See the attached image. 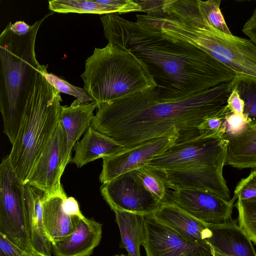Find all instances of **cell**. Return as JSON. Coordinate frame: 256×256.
<instances>
[{"mask_svg": "<svg viewBox=\"0 0 256 256\" xmlns=\"http://www.w3.org/2000/svg\"><path fill=\"white\" fill-rule=\"evenodd\" d=\"M135 22L102 15L108 42L128 50L146 66L162 96L183 98L230 82L236 72L204 50L162 35L136 14Z\"/></svg>", "mask_w": 256, "mask_h": 256, "instance_id": "6da1fadb", "label": "cell"}, {"mask_svg": "<svg viewBox=\"0 0 256 256\" xmlns=\"http://www.w3.org/2000/svg\"><path fill=\"white\" fill-rule=\"evenodd\" d=\"M228 84L183 98H168L156 87L150 88L100 106L90 126L125 148L175 130L176 143L186 142L199 136V124L226 104Z\"/></svg>", "mask_w": 256, "mask_h": 256, "instance_id": "7a4b0ae2", "label": "cell"}, {"mask_svg": "<svg viewBox=\"0 0 256 256\" xmlns=\"http://www.w3.org/2000/svg\"><path fill=\"white\" fill-rule=\"evenodd\" d=\"M50 13L32 24L24 34L14 32L9 22L0 35V110L4 133L12 144L17 136L38 62L35 42L38 30Z\"/></svg>", "mask_w": 256, "mask_h": 256, "instance_id": "3957f363", "label": "cell"}, {"mask_svg": "<svg viewBox=\"0 0 256 256\" xmlns=\"http://www.w3.org/2000/svg\"><path fill=\"white\" fill-rule=\"evenodd\" d=\"M35 74L20 126L9 156L18 178L28 183L34 166L60 122V92L50 84L44 72Z\"/></svg>", "mask_w": 256, "mask_h": 256, "instance_id": "277c9868", "label": "cell"}, {"mask_svg": "<svg viewBox=\"0 0 256 256\" xmlns=\"http://www.w3.org/2000/svg\"><path fill=\"white\" fill-rule=\"evenodd\" d=\"M84 88L100 106L156 87L146 64L128 50L108 42L86 60Z\"/></svg>", "mask_w": 256, "mask_h": 256, "instance_id": "5b68a950", "label": "cell"}, {"mask_svg": "<svg viewBox=\"0 0 256 256\" xmlns=\"http://www.w3.org/2000/svg\"><path fill=\"white\" fill-rule=\"evenodd\" d=\"M169 38L201 49L234 72L256 78V46L250 40L223 33L212 26L196 6H186L167 22Z\"/></svg>", "mask_w": 256, "mask_h": 256, "instance_id": "8992f818", "label": "cell"}, {"mask_svg": "<svg viewBox=\"0 0 256 256\" xmlns=\"http://www.w3.org/2000/svg\"><path fill=\"white\" fill-rule=\"evenodd\" d=\"M0 233L26 252L34 250L26 226L24 185L9 156L3 158L0 164Z\"/></svg>", "mask_w": 256, "mask_h": 256, "instance_id": "52a82bcc", "label": "cell"}, {"mask_svg": "<svg viewBox=\"0 0 256 256\" xmlns=\"http://www.w3.org/2000/svg\"><path fill=\"white\" fill-rule=\"evenodd\" d=\"M228 144V140L220 137L199 136L176 143L146 164L166 172L209 168L223 170Z\"/></svg>", "mask_w": 256, "mask_h": 256, "instance_id": "ba28073f", "label": "cell"}, {"mask_svg": "<svg viewBox=\"0 0 256 256\" xmlns=\"http://www.w3.org/2000/svg\"><path fill=\"white\" fill-rule=\"evenodd\" d=\"M176 130L168 135L153 138L136 146L124 148L114 155L102 158L100 180L103 184L118 176L130 172L148 164L162 154L178 140Z\"/></svg>", "mask_w": 256, "mask_h": 256, "instance_id": "9c48e42d", "label": "cell"}, {"mask_svg": "<svg viewBox=\"0 0 256 256\" xmlns=\"http://www.w3.org/2000/svg\"><path fill=\"white\" fill-rule=\"evenodd\" d=\"M69 162L66 135L59 122L37 161L28 184L45 194L58 191L62 188L60 178Z\"/></svg>", "mask_w": 256, "mask_h": 256, "instance_id": "30bf717a", "label": "cell"}, {"mask_svg": "<svg viewBox=\"0 0 256 256\" xmlns=\"http://www.w3.org/2000/svg\"><path fill=\"white\" fill-rule=\"evenodd\" d=\"M144 222L146 256H214L210 246L188 240L152 214L144 215Z\"/></svg>", "mask_w": 256, "mask_h": 256, "instance_id": "8fae6325", "label": "cell"}, {"mask_svg": "<svg viewBox=\"0 0 256 256\" xmlns=\"http://www.w3.org/2000/svg\"><path fill=\"white\" fill-rule=\"evenodd\" d=\"M100 190L104 200L113 212L151 214L160 204L130 172L103 184Z\"/></svg>", "mask_w": 256, "mask_h": 256, "instance_id": "7c38bea8", "label": "cell"}, {"mask_svg": "<svg viewBox=\"0 0 256 256\" xmlns=\"http://www.w3.org/2000/svg\"><path fill=\"white\" fill-rule=\"evenodd\" d=\"M233 198L230 201L208 192L189 188L172 190L169 203H173L196 219L210 224L232 222Z\"/></svg>", "mask_w": 256, "mask_h": 256, "instance_id": "4fadbf2b", "label": "cell"}, {"mask_svg": "<svg viewBox=\"0 0 256 256\" xmlns=\"http://www.w3.org/2000/svg\"><path fill=\"white\" fill-rule=\"evenodd\" d=\"M166 172L170 189L200 190L225 200H230V190L223 176L222 170L209 168Z\"/></svg>", "mask_w": 256, "mask_h": 256, "instance_id": "5bb4252c", "label": "cell"}, {"mask_svg": "<svg viewBox=\"0 0 256 256\" xmlns=\"http://www.w3.org/2000/svg\"><path fill=\"white\" fill-rule=\"evenodd\" d=\"M208 226L210 229L208 242L214 256H256L252 240L237 224V220Z\"/></svg>", "mask_w": 256, "mask_h": 256, "instance_id": "9a60e30c", "label": "cell"}, {"mask_svg": "<svg viewBox=\"0 0 256 256\" xmlns=\"http://www.w3.org/2000/svg\"><path fill=\"white\" fill-rule=\"evenodd\" d=\"M102 236V224L85 217L72 234L52 243V248L55 256H90Z\"/></svg>", "mask_w": 256, "mask_h": 256, "instance_id": "2e32d148", "label": "cell"}, {"mask_svg": "<svg viewBox=\"0 0 256 256\" xmlns=\"http://www.w3.org/2000/svg\"><path fill=\"white\" fill-rule=\"evenodd\" d=\"M152 214L188 240L210 246L208 242L210 233L208 224L194 218L175 204H160Z\"/></svg>", "mask_w": 256, "mask_h": 256, "instance_id": "e0dca14e", "label": "cell"}, {"mask_svg": "<svg viewBox=\"0 0 256 256\" xmlns=\"http://www.w3.org/2000/svg\"><path fill=\"white\" fill-rule=\"evenodd\" d=\"M63 188L52 194H44L43 224L46 234L53 243L72 234L80 219L68 216L62 208V202L66 196Z\"/></svg>", "mask_w": 256, "mask_h": 256, "instance_id": "ac0fdd59", "label": "cell"}, {"mask_svg": "<svg viewBox=\"0 0 256 256\" xmlns=\"http://www.w3.org/2000/svg\"><path fill=\"white\" fill-rule=\"evenodd\" d=\"M24 196L26 226L32 246L36 250L51 256L52 243L43 224L44 193L26 184L24 185Z\"/></svg>", "mask_w": 256, "mask_h": 256, "instance_id": "d6986e66", "label": "cell"}, {"mask_svg": "<svg viewBox=\"0 0 256 256\" xmlns=\"http://www.w3.org/2000/svg\"><path fill=\"white\" fill-rule=\"evenodd\" d=\"M48 8L58 13H78L106 14L141 12L136 0H52Z\"/></svg>", "mask_w": 256, "mask_h": 256, "instance_id": "ffe728a7", "label": "cell"}, {"mask_svg": "<svg viewBox=\"0 0 256 256\" xmlns=\"http://www.w3.org/2000/svg\"><path fill=\"white\" fill-rule=\"evenodd\" d=\"M124 148L116 140L90 126L76 144L74 155L70 162L80 168L88 162L114 155Z\"/></svg>", "mask_w": 256, "mask_h": 256, "instance_id": "44dd1931", "label": "cell"}, {"mask_svg": "<svg viewBox=\"0 0 256 256\" xmlns=\"http://www.w3.org/2000/svg\"><path fill=\"white\" fill-rule=\"evenodd\" d=\"M96 108L97 104L94 102L83 104L77 99L70 106H62L60 123L66 133L70 162L72 159V150L90 126L94 116V112Z\"/></svg>", "mask_w": 256, "mask_h": 256, "instance_id": "7402d4cb", "label": "cell"}, {"mask_svg": "<svg viewBox=\"0 0 256 256\" xmlns=\"http://www.w3.org/2000/svg\"><path fill=\"white\" fill-rule=\"evenodd\" d=\"M228 141L224 166L256 168V124L248 123L240 133Z\"/></svg>", "mask_w": 256, "mask_h": 256, "instance_id": "603a6c76", "label": "cell"}, {"mask_svg": "<svg viewBox=\"0 0 256 256\" xmlns=\"http://www.w3.org/2000/svg\"><path fill=\"white\" fill-rule=\"evenodd\" d=\"M121 238L120 247L128 256H140V246L144 238V216L116 210L114 212Z\"/></svg>", "mask_w": 256, "mask_h": 256, "instance_id": "cb8c5ba5", "label": "cell"}, {"mask_svg": "<svg viewBox=\"0 0 256 256\" xmlns=\"http://www.w3.org/2000/svg\"><path fill=\"white\" fill-rule=\"evenodd\" d=\"M160 204L169 203L170 193L166 172L162 170L144 165L130 172Z\"/></svg>", "mask_w": 256, "mask_h": 256, "instance_id": "d4e9b609", "label": "cell"}, {"mask_svg": "<svg viewBox=\"0 0 256 256\" xmlns=\"http://www.w3.org/2000/svg\"><path fill=\"white\" fill-rule=\"evenodd\" d=\"M228 84V92H237L244 102V114L248 123L256 124V78L240 72Z\"/></svg>", "mask_w": 256, "mask_h": 256, "instance_id": "484cf974", "label": "cell"}, {"mask_svg": "<svg viewBox=\"0 0 256 256\" xmlns=\"http://www.w3.org/2000/svg\"><path fill=\"white\" fill-rule=\"evenodd\" d=\"M236 206L238 225L256 244V196L247 200L238 199Z\"/></svg>", "mask_w": 256, "mask_h": 256, "instance_id": "4316f807", "label": "cell"}, {"mask_svg": "<svg viewBox=\"0 0 256 256\" xmlns=\"http://www.w3.org/2000/svg\"><path fill=\"white\" fill-rule=\"evenodd\" d=\"M220 2V0H196L200 14L212 26L223 33L232 34L221 12Z\"/></svg>", "mask_w": 256, "mask_h": 256, "instance_id": "83f0119b", "label": "cell"}, {"mask_svg": "<svg viewBox=\"0 0 256 256\" xmlns=\"http://www.w3.org/2000/svg\"><path fill=\"white\" fill-rule=\"evenodd\" d=\"M230 111L226 104L215 114L206 118L198 127L199 136L204 138H222L226 117Z\"/></svg>", "mask_w": 256, "mask_h": 256, "instance_id": "f1b7e54d", "label": "cell"}, {"mask_svg": "<svg viewBox=\"0 0 256 256\" xmlns=\"http://www.w3.org/2000/svg\"><path fill=\"white\" fill-rule=\"evenodd\" d=\"M44 74L48 82L60 92L74 96L83 104L93 102L92 98L84 88L76 86L61 79L58 76L52 73L48 72L47 70L44 72Z\"/></svg>", "mask_w": 256, "mask_h": 256, "instance_id": "f546056e", "label": "cell"}, {"mask_svg": "<svg viewBox=\"0 0 256 256\" xmlns=\"http://www.w3.org/2000/svg\"><path fill=\"white\" fill-rule=\"evenodd\" d=\"M248 123L244 114H238L230 111L226 117L222 138L228 140L240 133Z\"/></svg>", "mask_w": 256, "mask_h": 256, "instance_id": "4dcf8cb0", "label": "cell"}, {"mask_svg": "<svg viewBox=\"0 0 256 256\" xmlns=\"http://www.w3.org/2000/svg\"><path fill=\"white\" fill-rule=\"evenodd\" d=\"M256 196V170L251 172L249 176L242 179L236 185L234 198L247 200Z\"/></svg>", "mask_w": 256, "mask_h": 256, "instance_id": "1f68e13d", "label": "cell"}, {"mask_svg": "<svg viewBox=\"0 0 256 256\" xmlns=\"http://www.w3.org/2000/svg\"><path fill=\"white\" fill-rule=\"evenodd\" d=\"M0 256H30L0 233Z\"/></svg>", "mask_w": 256, "mask_h": 256, "instance_id": "d6a6232c", "label": "cell"}, {"mask_svg": "<svg viewBox=\"0 0 256 256\" xmlns=\"http://www.w3.org/2000/svg\"><path fill=\"white\" fill-rule=\"evenodd\" d=\"M62 206L64 212L68 216L80 219L85 218L80 212L77 200L74 197L66 196L63 200Z\"/></svg>", "mask_w": 256, "mask_h": 256, "instance_id": "836d02e7", "label": "cell"}, {"mask_svg": "<svg viewBox=\"0 0 256 256\" xmlns=\"http://www.w3.org/2000/svg\"><path fill=\"white\" fill-rule=\"evenodd\" d=\"M226 106L232 112L238 114H244V102L236 90H232L229 92Z\"/></svg>", "mask_w": 256, "mask_h": 256, "instance_id": "e575fe53", "label": "cell"}, {"mask_svg": "<svg viewBox=\"0 0 256 256\" xmlns=\"http://www.w3.org/2000/svg\"><path fill=\"white\" fill-rule=\"evenodd\" d=\"M10 28L14 33L20 34H24L30 32L32 28V25L30 26L24 21H16L14 24L10 22Z\"/></svg>", "mask_w": 256, "mask_h": 256, "instance_id": "d590c367", "label": "cell"}, {"mask_svg": "<svg viewBox=\"0 0 256 256\" xmlns=\"http://www.w3.org/2000/svg\"><path fill=\"white\" fill-rule=\"evenodd\" d=\"M248 37L250 40L256 46V10L250 22Z\"/></svg>", "mask_w": 256, "mask_h": 256, "instance_id": "8d00e7d4", "label": "cell"}, {"mask_svg": "<svg viewBox=\"0 0 256 256\" xmlns=\"http://www.w3.org/2000/svg\"><path fill=\"white\" fill-rule=\"evenodd\" d=\"M29 254L30 256H48L36 250H35Z\"/></svg>", "mask_w": 256, "mask_h": 256, "instance_id": "74e56055", "label": "cell"}, {"mask_svg": "<svg viewBox=\"0 0 256 256\" xmlns=\"http://www.w3.org/2000/svg\"><path fill=\"white\" fill-rule=\"evenodd\" d=\"M114 256H128V255H125L124 254H119V255H115Z\"/></svg>", "mask_w": 256, "mask_h": 256, "instance_id": "f35d334b", "label": "cell"}, {"mask_svg": "<svg viewBox=\"0 0 256 256\" xmlns=\"http://www.w3.org/2000/svg\"><path fill=\"white\" fill-rule=\"evenodd\" d=\"M218 256V255H217V256Z\"/></svg>", "mask_w": 256, "mask_h": 256, "instance_id": "ab89813d", "label": "cell"}]
</instances>
